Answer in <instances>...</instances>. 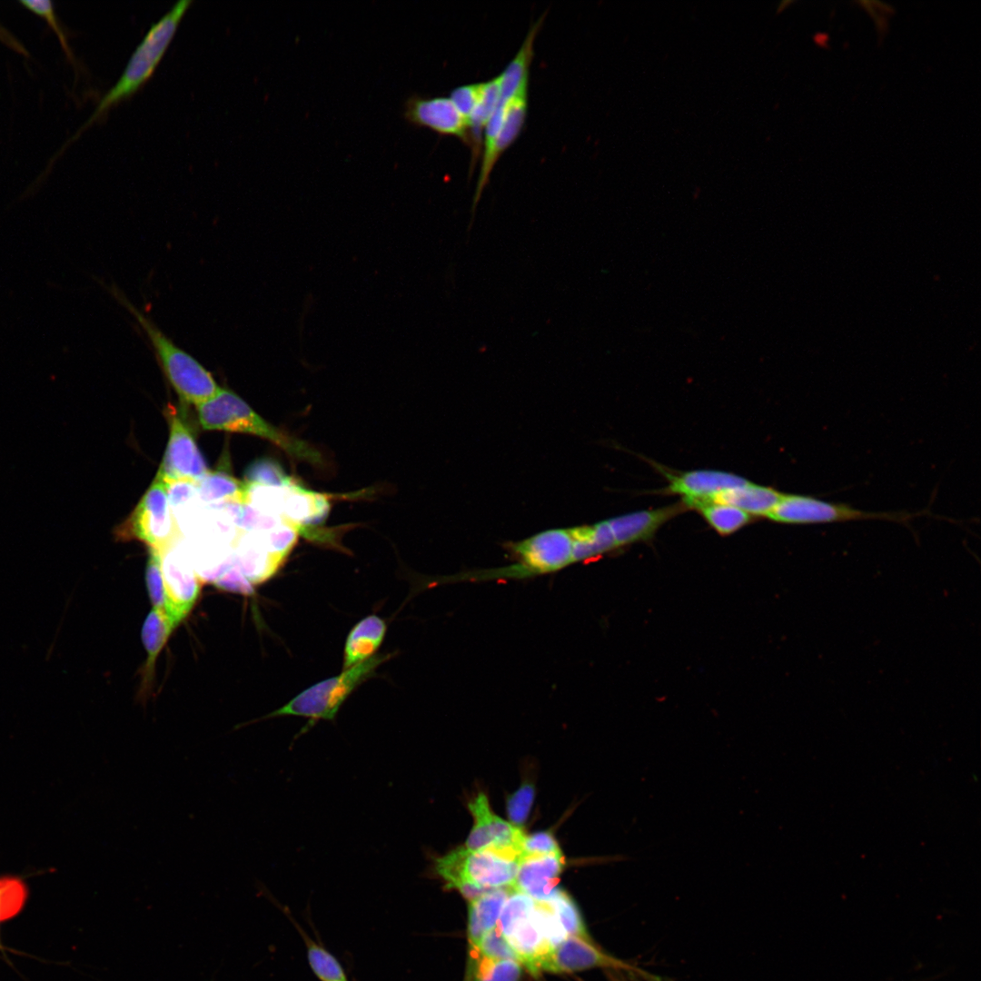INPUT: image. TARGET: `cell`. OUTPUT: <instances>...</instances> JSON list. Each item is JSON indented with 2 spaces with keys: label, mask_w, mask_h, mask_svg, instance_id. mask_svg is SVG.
I'll return each instance as SVG.
<instances>
[{
  "label": "cell",
  "mask_w": 981,
  "mask_h": 981,
  "mask_svg": "<svg viewBox=\"0 0 981 981\" xmlns=\"http://www.w3.org/2000/svg\"><path fill=\"white\" fill-rule=\"evenodd\" d=\"M521 853L513 849L458 847L434 857L431 872L444 887L459 891L469 901L496 888L512 887Z\"/></svg>",
  "instance_id": "6da1fadb"
},
{
  "label": "cell",
  "mask_w": 981,
  "mask_h": 981,
  "mask_svg": "<svg viewBox=\"0 0 981 981\" xmlns=\"http://www.w3.org/2000/svg\"><path fill=\"white\" fill-rule=\"evenodd\" d=\"M147 337L168 382L179 397L195 406L214 397L221 388L212 373L191 354L177 346L146 314L137 309L115 286L110 289Z\"/></svg>",
  "instance_id": "7a4b0ae2"
},
{
  "label": "cell",
  "mask_w": 981,
  "mask_h": 981,
  "mask_svg": "<svg viewBox=\"0 0 981 981\" xmlns=\"http://www.w3.org/2000/svg\"><path fill=\"white\" fill-rule=\"evenodd\" d=\"M192 3L193 0H179L151 25L133 52L117 82L104 94L94 113L67 144L74 140L93 122L102 118L112 106L135 93L147 81L161 61L181 19Z\"/></svg>",
  "instance_id": "3957f363"
},
{
  "label": "cell",
  "mask_w": 981,
  "mask_h": 981,
  "mask_svg": "<svg viewBox=\"0 0 981 981\" xmlns=\"http://www.w3.org/2000/svg\"><path fill=\"white\" fill-rule=\"evenodd\" d=\"M196 407L204 430L255 435L273 442L292 457L314 464L322 462L319 451L271 425L231 391L221 388L214 397Z\"/></svg>",
  "instance_id": "277c9868"
},
{
  "label": "cell",
  "mask_w": 981,
  "mask_h": 981,
  "mask_svg": "<svg viewBox=\"0 0 981 981\" xmlns=\"http://www.w3.org/2000/svg\"><path fill=\"white\" fill-rule=\"evenodd\" d=\"M388 658L387 655H373L344 669L340 675L304 689L282 707L264 716L263 718L286 715L299 716L309 718V725L320 719L332 720L349 695L360 684L372 677L375 669Z\"/></svg>",
  "instance_id": "5b68a950"
},
{
  "label": "cell",
  "mask_w": 981,
  "mask_h": 981,
  "mask_svg": "<svg viewBox=\"0 0 981 981\" xmlns=\"http://www.w3.org/2000/svg\"><path fill=\"white\" fill-rule=\"evenodd\" d=\"M244 504L255 510L282 519L301 529L322 521L330 510L326 495L310 490L292 479L281 485L246 482Z\"/></svg>",
  "instance_id": "8992f818"
},
{
  "label": "cell",
  "mask_w": 981,
  "mask_h": 981,
  "mask_svg": "<svg viewBox=\"0 0 981 981\" xmlns=\"http://www.w3.org/2000/svg\"><path fill=\"white\" fill-rule=\"evenodd\" d=\"M496 927L514 951L518 961L531 974L540 973V962L552 947L538 921L535 900L512 888Z\"/></svg>",
  "instance_id": "52a82bcc"
},
{
  "label": "cell",
  "mask_w": 981,
  "mask_h": 981,
  "mask_svg": "<svg viewBox=\"0 0 981 981\" xmlns=\"http://www.w3.org/2000/svg\"><path fill=\"white\" fill-rule=\"evenodd\" d=\"M924 512L867 511L852 506L826 501L809 495L782 493L780 500L766 516L784 524H818L862 520H884L907 523Z\"/></svg>",
  "instance_id": "ba28073f"
},
{
  "label": "cell",
  "mask_w": 981,
  "mask_h": 981,
  "mask_svg": "<svg viewBox=\"0 0 981 981\" xmlns=\"http://www.w3.org/2000/svg\"><path fill=\"white\" fill-rule=\"evenodd\" d=\"M122 531L123 536L135 538L158 551L181 538L165 484L157 475L124 524Z\"/></svg>",
  "instance_id": "9c48e42d"
},
{
  "label": "cell",
  "mask_w": 981,
  "mask_h": 981,
  "mask_svg": "<svg viewBox=\"0 0 981 981\" xmlns=\"http://www.w3.org/2000/svg\"><path fill=\"white\" fill-rule=\"evenodd\" d=\"M168 616L177 626L193 606L200 590V578L189 546L177 540L159 551Z\"/></svg>",
  "instance_id": "30bf717a"
},
{
  "label": "cell",
  "mask_w": 981,
  "mask_h": 981,
  "mask_svg": "<svg viewBox=\"0 0 981 981\" xmlns=\"http://www.w3.org/2000/svg\"><path fill=\"white\" fill-rule=\"evenodd\" d=\"M402 115L414 126L429 128L440 135L457 137L471 147L469 122L449 96L413 94L405 100Z\"/></svg>",
  "instance_id": "8fae6325"
},
{
  "label": "cell",
  "mask_w": 981,
  "mask_h": 981,
  "mask_svg": "<svg viewBox=\"0 0 981 981\" xmlns=\"http://www.w3.org/2000/svg\"><path fill=\"white\" fill-rule=\"evenodd\" d=\"M169 440L157 476L164 481H201L207 473L206 462L188 427L175 411H168Z\"/></svg>",
  "instance_id": "7c38bea8"
},
{
  "label": "cell",
  "mask_w": 981,
  "mask_h": 981,
  "mask_svg": "<svg viewBox=\"0 0 981 981\" xmlns=\"http://www.w3.org/2000/svg\"><path fill=\"white\" fill-rule=\"evenodd\" d=\"M474 825L464 847L476 850L486 847L513 849L521 853L525 834L520 827L494 814L487 796L480 792L468 802Z\"/></svg>",
  "instance_id": "4fadbf2b"
},
{
  "label": "cell",
  "mask_w": 981,
  "mask_h": 981,
  "mask_svg": "<svg viewBox=\"0 0 981 981\" xmlns=\"http://www.w3.org/2000/svg\"><path fill=\"white\" fill-rule=\"evenodd\" d=\"M528 93L512 97L508 105L503 124L490 145L481 150L480 173L471 203V218L469 230L472 226L476 208L485 187L488 185L491 172L502 154L513 144L520 134L527 119Z\"/></svg>",
  "instance_id": "5bb4252c"
},
{
  "label": "cell",
  "mask_w": 981,
  "mask_h": 981,
  "mask_svg": "<svg viewBox=\"0 0 981 981\" xmlns=\"http://www.w3.org/2000/svg\"><path fill=\"white\" fill-rule=\"evenodd\" d=\"M597 967L627 968L624 963L600 949L591 939L569 936L543 957L540 971L571 973Z\"/></svg>",
  "instance_id": "9a60e30c"
},
{
  "label": "cell",
  "mask_w": 981,
  "mask_h": 981,
  "mask_svg": "<svg viewBox=\"0 0 981 981\" xmlns=\"http://www.w3.org/2000/svg\"><path fill=\"white\" fill-rule=\"evenodd\" d=\"M659 470L669 481L666 492L682 496V503L688 509L710 502L718 492L748 481L736 474L719 471L698 470L675 474L660 466Z\"/></svg>",
  "instance_id": "2e32d148"
},
{
  "label": "cell",
  "mask_w": 981,
  "mask_h": 981,
  "mask_svg": "<svg viewBox=\"0 0 981 981\" xmlns=\"http://www.w3.org/2000/svg\"><path fill=\"white\" fill-rule=\"evenodd\" d=\"M564 866L565 860L561 851L523 857L520 858L512 888L535 901H547L557 890L556 887Z\"/></svg>",
  "instance_id": "e0dca14e"
},
{
  "label": "cell",
  "mask_w": 981,
  "mask_h": 981,
  "mask_svg": "<svg viewBox=\"0 0 981 981\" xmlns=\"http://www.w3.org/2000/svg\"><path fill=\"white\" fill-rule=\"evenodd\" d=\"M512 887L490 890L469 901L468 940L470 950L474 949L481 938L497 926L502 907Z\"/></svg>",
  "instance_id": "ac0fdd59"
},
{
  "label": "cell",
  "mask_w": 981,
  "mask_h": 981,
  "mask_svg": "<svg viewBox=\"0 0 981 981\" xmlns=\"http://www.w3.org/2000/svg\"><path fill=\"white\" fill-rule=\"evenodd\" d=\"M781 495L782 492L772 487L747 481L718 492L710 502L736 507L752 517H766L777 505Z\"/></svg>",
  "instance_id": "d6986e66"
},
{
  "label": "cell",
  "mask_w": 981,
  "mask_h": 981,
  "mask_svg": "<svg viewBox=\"0 0 981 981\" xmlns=\"http://www.w3.org/2000/svg\"><path fill=\"white\" fill-rule=\"evenodd\" d=\"M385 631V621L376 615L361 619L346 639L343 670L372 657L382 642Z\"/></svg>",
  "instance_id": "ffe728a7"
},
{
  "label": "cell",
  "mask_w": 981,
  "mask_h": 981,
  "mask_svg": "<svg viewBox=\"0 0 981 981\" xmlns=\"http://www.w3.org/2000/svg\"><path fill=\"white\" fill-rule=\"evenodd\" d=\"M198 499L203 503L244 504L246 485L226 470L217 469L197 482Z\"/></svg>",
  "instance_id": "44dd1931"
},
{
  "label": "cell",
  "mask_w": 981,
  "mask_h": 981,
  "mask_svg": "<svg viewBox=\"0 0 981 981\" xmlns=\"http://www.w3.org/2000/svg\"><path fill=\"white\" fill-rule=\"evenodd\" d=\"M176 625L164 611L153 608L142 629V640L147 652L144 679L148 684L155 659Z\"/></svg>",
  "instance_id": "7402d4cb"
},
{
  "label": "cell",
  "mask_w": 981,
  "mask_h": 981,
  "mask_svg": "<svg viewBox=\"0 0 981 981\" xmlns=\"http://www.w3.org/2000/svg\"><path fill=\"white\" fill-rule=\"evenodd\" d=\"M468 981H519L521 964L513 959H499L481 955L471 956Z\"/></svg>",
  "instance_id": "603a6c76"
},
{
  "label": "cell",
  "mask_w": 981,
  "mask_h": 981,
  "mask_svg": "<svg viewBox=\"0 0 981 981\" xmlns=\"http://www.w3.org/2000/svg\"><path fill=\"white\" fill-rule=\"evenodd\" d=\"M695 509L722 536L734 533L752 520L751 515L730 505L705 502Z\"/></svg>",
  "instance_id": "cb8c5ba5"
},
{
  "label": "cell",
  "mask_w": 981,
  "mask_h": 981,
  "mask_svg": "<svg viewBox=\"0 0 981 981\" xmlns=\"http://www.w3.org/2000/svg\"><path fill=\"white\" fill-rule=\"evenodd\" d=\"M547 902L568 936H575L590 939L578 907L565 891L557 888Z\"/></svg>",
  "instance_id": "d4e9b609"
},
{
  "label": "cell",
  "mask_w": 981,
  "mask_h": 981,
  "mask_svg": "<svg viewBox=\"0 0 981 981\" xmlns=\"http://www.w3.org/2000/svg\"><path fill=\"white\" fill-rule=\"evenodd\" d=\"M302 936L306 945L309 965L321 981H348L342 966L330 952L312 940L306 934L302 933Z\"/></svg>",
  "instance_id": "484cf974"
},
{
  "label": "cell",
  "mask_w": 981,
  "mask_h": 981,
  "mask_svg": "<svg viewBox=\"0 0 981 981\" xmlns=\"http://www.w3.org/2000/svg\"><path fill=\"white\" fill-rule=\"evenodd\" d=\"M27 887L16 877H0V921L13 917L23 908L27 899Z\"/></svg>",
  "instance_id": "4316f807"
},
{
  "label": "cell",
  "mask_w": 981,
  "mask_h": 981,
  "mask_svg": "<svg viewBox=\"0 0 981 981\" xmlns=\"http://www.w3.org/2000/svg\"><path fill=\"white\" fill-rule=\"evenodd\" d=\"M145 577L149 597L154 608L164 611L168 616V601L162 576L160 553L152 548H149Z\"/></svg>",
  "instance_id": "83f0119b"
},
{
  "label": "cell",
  "mask_w": 981,
  "mask_h": 981,
  "mask_svg": "<svg viewBox=\"0 0 981 981\" xmlns=\"http://www.w3.org/2000/svg\"><path fill=\"white\" fill-rule=\"evenodd\" d=\"M244 476L246 482L264 485H281L292 479L277 462L270 459L254 461L248 466Z\"/></svg>",
  "instance_id": "f1b7e54d"
},
{
  "label": "cell",
  "mask_w": 981,
  "mask_h": 981,
  "mask_svg": "<svg viewBox=\"0 0 981 981\" xmlns=\"http://www.w3.org/2000/svg\"><path fill=\"white\" fill-rule=\"evenodd\" d=\"M534 796L535 788L530 782H525L512 795L509 796L506 807L511 824L520 827L526 822Z\"/></svg>",
  "instance_id": "f546056e"
},
{
  "label": "cell",
  "mask_w": 981,
  "mask_h": 981,
  "mask_svg": "<svg viewBox=\"0 0 981 981\" xmlns=\"http://www.w3.org/2000/svg\"><path fill=\"white\" fill-rule=\"evenodd\" d=\"M19 3L22 5H24V7H25L26 9L30 10L31 12L35 13L36 15L40 16L41 18H43V19H45L48 25L56 34V35H57V37H58V39L60 41L61 46H62V48L64 49V51L65 53L66 57L68 58V60L73 64H74V58L73 52L71 51V49H70V47L68 45V43H67V40H66V35H64V31H63L62 27L60 26V24H59V22L57 20L56 15L54 13V8L53 3L51 1H45V0H25V1H19Z\"/></svg>",
  "instance_id": "4dcf8cb0"
},
{
  "label": "cell",
  "mask_w": 981,
  "mask_h": 981,
  "mask_svg": "<svg viewBox=\"0 0 981 981\" xmlns=\"http://www.w3.org/2000/svg\"><path fill=\"white\" fill-rule=\"evenodd\" d=\"M481 955L499 959L517 960V956L497 927L488 932L479 945L470 950V956Z\"/></svg>",
  "instance_id": "1f68e13d"
},
{
  "label": "cell",
  "mask_w": 981,
  "mask_h": 981,
  "mask_svg": "<svg viewBox=\"0 0 981 981\" xmlns=\"http://www.w3.org/2000/svg\"><path fill=\"white\" fill-rule=\"evenodd\" d=\"M483 87L484 82L474 83L457 86L450 93L449 97L468 122L481 99Z\"/></svg>",
  "instance_id": "d6a6232c"
},
{
  "label": "cell",
  "mask_w": 981,
  "mask_h": 981,
  "mask_svg": "<svg viewBox=\"0 0 981 981\" xmlns=\"http://www.w3.org/2000/svg\"><path fill=\"white\" fill-rule=\"evenodd\" d=\"M172 510L187 506L198 499L197 482L190 480L164 481ZM199 500V499H198Z\"/></svg>",
  "instance_id": "836d02e7"
},
{
  "label": "cell",
  "mask_w": 981,
  "mask_h": 981,
  "mask_svg": "<svg viewBox=\"0 0 981 981\" xmlns=\"http://www.w3.org/2000/svg\"><path fill=\"white\" fill-rule=\"evenodd\" d=\"M558 842L551 833L540 831L530 836H525L521 847V857L529 856L547 855L560 852Z\"/></svg>",
  "instance_id": "e575fe53"
},
{
  "label": "cell",
  "mask_w": 981,
  "mask_h": 981,
  "mask_svg": "<svg viewBox=\"0 0 981 981\" xmlns=\"http://www.w3.org/2000/svg\"><path fill=\"white\" fill-rule=\"evenodd\" d=\"M214 584L223 590L241 593L243 595H250L253 592V585L249 580L234 567H232L221 577H219Z\"/></svg>",
  "instance_id": "d590c367"
},
{
  "label": "cell",
  "mask_w": 981,
  "mask_h": 981,
  "mask_svg": "<svg viewBox=\"0 0 981 981\" xmlns=\"http://www.w3.org/2000/svg\"><path fill=\"white\" fill-rule=\"evenodd\" d=\"M0 40L8 47L14 51L28 57L29 53L26 48L20 43L6 28L0 24Z\"/></svg>",
  "instance_id": "8d00e7d4"
},
{
  "label": "cell",
  "mask_w": 981,
  "mask_h": 981,
  "mask_svg": "<svg viewBox=\"0 0 981 981\" xmlns=\"http://www.w3.org/2000/svg\"><path fill=\"white\" fill-rule=\"evenodd\" d=\"M466 981H468L467 978H466Z\"/></svg>",
  "instance_id": "74e56055"
}]
</instances>
